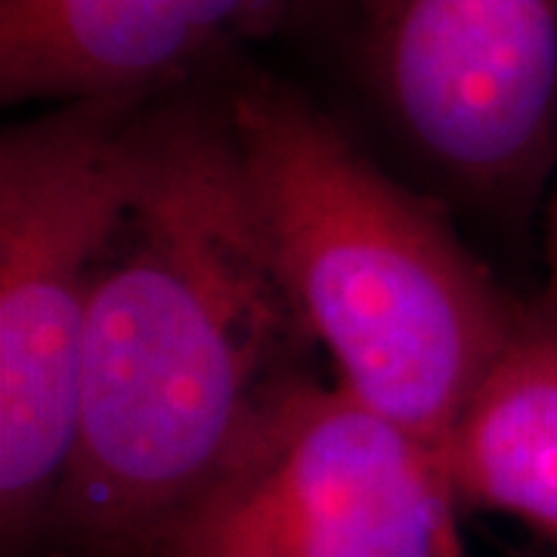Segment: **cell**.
<instances>
[{
    "label": "cell",
    "mask_w": 557,
    "mask_h": 557,
    "mask_svg": "<svg viewBox=\"0 0 557 557\" xmlns=\"http://www.w3.org/2000/svg\"><path fill=\"white\" fill-rule=\"evenodd\" d=\"M236 62L139 112L131 196L87 317L75 449L40 557H152L260 428L325 379L242 174Z\"/></svg>",
    "instance_id": "obj_1"
},
{
    "label": "cell",
    "mask_w": 557,
    "mask_h": 557,
    "mask_svg": "<svg viewBox=\"0 0 557 557\" xmlns=\"http://www.w3.org/2000/svg\"><path fill=\"white\" fill-rule=\"evenodd\" d=\"M443 468L461 511L505 515L557 545V335L536 310L458 416Z\"/></svg>",
    "instance_id": "obj_7"
},
{
    "label": "cell",
    "mask_w": 557,
    "mask_h": 557,
    "mask_svg": "<svg viewBox=\"0 0 557 557\" xmlns=\"http://www.w3.org/2000/svg\"><path fill=\"white\" fill-rule=\"evenodd\" d=\"M533 310L542 325L557 335V183L545 201V282L542 295L533 300Z\"/></svg>",
    "instance_id": "obj_8"
},
{
    "label": "cell",
    "mask_w": 557,
    "mask_h": 557,
    "mask_svg": "<svg viewBox=\"0 0 557 557\" xmlns=\"http://www.w3.org/2000/svg\"><path fill=\"white\" fill-rule=\"evenodd\" d=\"M44 557H62V555H44Z\"/></svg>",
    "instance_id": "obj_9"
},
{
    "label": "cell",
    "mask_w": 557,
    "mask_h": 557,
    "mask_svg": "<svg viewBox=\"0 0 557 557\" xmlns=\"http://www.w3.org/2000/svg\"><path fill=\"white\" fill-rule=\"evenodd\" d=\"M282 72L461 223L523 233L557 183V0H292Z\"/></svg>",
    "instance_id": "obj_3"
},
{
    "label": "cell",
    "mask_w": 557,
    "mask_h": 557,
    "mask_svg": "<svg viewBox=\"0 0 557 557\" xmlns=\"http://www.w3.org/2000/svg\"><path fill=\"white\" fill-rule=\"evenodd\" d=\"M230 109L260 230L332 381L443 458L533 304L505 288L449 205L258 53L233 65Z\"/></svg>",
    "instance_id": "obj_2"
},
{
    "label": "cell",
    "mask_w": 557,
    "mask_h": 557,
    "mask_svg": "<svg viewBox=\"0 0 557 557\" xmlns=\"http://www.w3.org/2000/svg\"><path fill=\"white\" fill-rule=\"evenodd\" d=\"M152 94L47 106L0 134V539L40 557L78 428L102 248L131 196Z\"/></svg>",
    "instance_id": "obj_4"
},
{
    "label": "cell",
    "mask_w": 557,
    "mask_h": 557,
    "mask_svg": "<svg viewBox=\"0 0 557 557\" xmlns=\"http://www.w3.org/2000/svg\"><path fill=\"white\" fill-rule=\"evenodd\" d=\"M443 458L332 379L300 387L152 557H471Z\"/></svg>",
    "instance_id": "obj_5"
},
{
    "label": "cell",
    "mask_w": 557,
    "mask_h": 557,
    "mask_svg": "<svg viewBox=\"0 0 557 557\" xmlns=\"http://www.w3.org/2000/svg\"><path fill=\"white\" fill-rule=\"evenodd\" d=\"M292 0H0V100L159 94L276 44Z\"/></svg>",
    "instance_id": "obj_6"
}]
</instances>
